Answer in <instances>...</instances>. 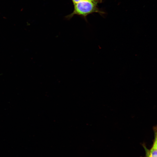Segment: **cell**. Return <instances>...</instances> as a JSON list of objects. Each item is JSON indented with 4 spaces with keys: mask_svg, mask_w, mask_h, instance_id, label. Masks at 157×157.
I'll return each mask as SVG.
<instances>
[{
    "mask_svg": "<svg viewBox=\"0 0 157 157\" xmlns=\"http://www.w3.org/2000/svg\"><path fill=\"white\" fill-rule=\"evenodd\" d=\"M85 0H71L73 4H74L79 1ZM92 1H95L98 2L99 3H100L102 2V0H90Z\"/></svg>",
    "mask_w": 157,
    "mask_h": 157,
    "instance_id": "obj_3",
    "label": "cell"
},
{
    "mask_svg": "<svg viewBox=\"0 0 157 157\" xmlns=\"http://www.w3.org/2000/svg\"><path fill=\"white\" fill-rule=\"evenodd\" d=\"M152 147L157 150V138H155L153 146Z\"/></svg>",
    "mask_w": 157,
    "mask_h": 157,
    "instance_id": "obj_4",
    "label": "cell"
},
{
    "mask_svg": "<svg viewBox=\"0 0 157 157\" xmlns=\"http://www.w3.org/2000/svg\"><path fill=\"white\" fill-rule=\"evenodd\" d=\"M145 150L146 157H157V150L152 147L150 149L143 146Z\"/></svg>",
    "mask_w": 157,
    "mask_h": 157,
    "instance_id": "obj_2",
    "label": "cell"
},
{
    "mask_svg": "<svg viewBox=\"0 0 157 157\" xmlns=\"http://www.w3.org/2000/svg\"><path fill=\"white\" fill-rule=\"evenodd\" d=\"M155 138H157V128H155L154 130Z\"/></svg>",
    "mask_w": 157,
    "mask_h": 157,
    "instance_id": "obj_5",
    "label": "cell"
},
{
    "mask_svg": "<svg viewBox=\"0 0 157 157\" xmlns=\"http://www.w3.org/2000/svg\"><path fill=\"white\" fill-rule=\"evenodd\" d=\"M98 3L95 1L85 0L74 4V8L73 12L66 16L65 18L67 19H70L76 15L85 19L88 15L93 13H104V12L101 11L97 7Z\"/></svg>",
    "mask_w": 157,
    "mask_h": 157,
    "instance_id": "obj_1",
    "label": "cell"
}]
</instances>
